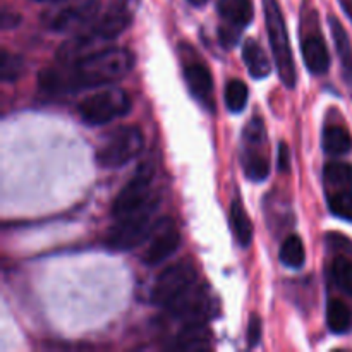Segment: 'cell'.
Instances as JSON below:
<instances>
[{
    "label": "cell",
    "instance_id": "cell-32",
    "mask_svg": "<svg viewBox=\"0 0 352 352\" xmlns=\"http://www.w3.org/2000/svg\"><path fill=\"white\" fill-rule=\"evenodd\" d=\"M34 2H48V3H60V2H72V0H34Z\"/></svg>",
    "mask_w": 352,
    "mask_h": 352
},
{
    "label": "cell",
    "instance_id": "cell-8",
    "mask_svg": "<svg viewBox=\"0 0 352 352\" xmlns=\"http://www.w3.org/2000/svg\"><path fill=\"white\" fill-rule=\"evenodd\" d=\"M155 179V164L151 158L141 162L140 167L133 174V177L124 184L119 195L116 196L112 205L113 219H122L129 213L136 212L141 206L146 205L151 198V182Z\"/></svg>",
    "mask_w": 352,
    "mask_h": 352
},
{
    "label": "cell",
    "instance_id": "cell-1",
    "mask_svg": "<svg viewBox=\"0 0 352 352\" xmlns=\"http://www.w3.org/2000/svg\"><path fill=\"white\" fill-rule=\"evenodd\" d=\"M133 65L134 55L126 48H102L72 62H58L43 69L38 74V86L52 95L78 93L120 81Z\"/></svg>",
    "mask_w": 352,
    "mask_h": 352
},
{
    "label": "cell",
    "instance_id": "cell-19",
    "mask_svg": "<svg viewBox=\"0 0 352 352\" xmlns=\"http://www.w3.org/2000/svg\"><path fill=\"white\" fill-rule=\"evenodd\" d=\"M230 229H232L234 237L239 243L241 248H248L253 241V222L248 217L246 210H244L243 201L236 198L230 205V215H229Z\"/></svg>",
    "mask_w": 352,
    "mask_h": 352
},
{
    "label": "cell",
    "instance_id": "cell-29",
    "mask_svg": "<svg viewBox=\"0 0 352 352\" xmlns=\"http://www.w3.org/2000/svg\"><path fill=\"white\" fill-rule=\"evenodd\" d=\"M277 165H278V170L280 172H287L291 168V150H289L287 144L282 141L278 144V151H277Z\"/></svg>",
    "mask_w": 352,
    "mask_h": 352
},
{
    "label": "cell",
    "instance_id": "cell-11",
    "mask_svg": "<svg viewBox=\"0 0 352 352\" xmlns=\"http://www.w3.org/2000/svg\"><path fill=\"white\" fill-rule=\"evenodd\" d=\"M217 10L222 19L219 28V40L223 48H232L239 41L244 28L251 24L254 17L253 0H219Z\"/></svg>",
    "mask_w": 352,
    "mask_h": 352
},
{
    "label": "cell",
    "instance_id": "cell-26",
    "mask_svg": "<svg viewBox=\"0 0 352 352\" xmlns=\"http://www.w3.org/2000/svg\"><path fill=\"white\" fill-rule=\"evenodd\" d=\"M332 278L340 291L352 296V260L337 256L332 263Z\"/></svg>",
    "mask_w": 352,
    "mask_h": 352
},
{
    "label": "cell",
    "instance_id": "cell-22",
    "mask_svg": "<svg viewBox=\"0 0 352 352\" xmlns=\"http://www.w3.org/2000/svg\"><path fill=\"white\" fill-rule=\"evenodd\" d=\"M327 325L330 332L346 333L352 325V313L349 306L340 299H330L327 305Z\"/></svg>",
    "mask_w": 352,
    "mask_h": 352
},
{
    "label": "cell",
    "instance_id": "cell-30",
    "mask_svg": "<svg viewBox=\"0 0 352 352\" xmlns=\"http://www.w3.org/2000/svg\"><path fill=\"white\" fill-rule=\"evenodd\" d=\"M19 21V16H16V14H9V10H3L2 14V23H3V28H10V26H16L14 23H17Z\"/></svg>",
    "mask_w": 352,
    "mask_h": 352
},
{
    "label": "cell",
    "instance_id": "cell-10",
    "mask_svg": "<svg viewBox=\"0 0 352 352\" xmlns=\"http://www.w3.org/2000/svg\"><path fill=\"white\" fill-rule=\"evenodd\" d=\"M140 0H110L107 9L100 12L95 23L88 28L103 45L113 41L133 24Z\"/></svg>",
    "mask_w": 352,
    "mask_h": 352
},
{
    "label": "cell",
    "instance_id": "cell-33",
    "mask_svg": "<svg viewBox=\"0 0 352 352\" xmlns=\"http://www.w3.org/2000/svg\"><path fill=\"white\" fill-rule=\"evenodd\" d=\"M347 12H349V17L352 19V0H351L349 6H347Z\"/></svg>",
    "mask_w": 352,
    "mask_h": 352
},
{
    "label": "cell",
    "instance_id": "cell-9",
    "mask_svg": "<svg viewBox=\"0 0 352 352\" xmlns=\"http://www.w3.org/2000/svg\"><path fill=\"white\" fill-rule=\"evenodd\" d=\"M98 16L100 0H72L67 6L47 10L41 21L55 33H79L88 30Z\"/></svg>",
    "mask_w": 352,
    "mask_h": 352
},
{
    "label": "cell",
    "instance_id": "cell-4",
    "mask_svg": "<svg viewBox=\"0 0 352 352\" xmlns=\"http://www.w3.org/2000/svg\"><path fill=\"white\" fill-rule=\"evenodd\" d=\"M241 165L244 175L253 182H261L270 175L267 127L263 117H253L246 124L241 141Z\"/></svg>",
    "mask_w": 352,
    "mask_h": 352
},
{
    "label": "cell",
    "instance_id": "cell-7",
    "mask_svg": "<svg viewBox=\"0 0 352 352\" xmlns=\"http://www.w3.org/2000/svg\"><path fill=\"white\" fill-rule=\"evenodd\" d=\"M198 280V268L191 258L172 263L165 268L153 282L150 291V301L155 306H168L175 299L188 292Z\"/></svg>",
    "mask_w": 352,
    "mask_h": 352
},
{
    "label": "cell",
    "instance_id": "cell-14",
    "mask_svg": "<svg viewBox=\"0 0 352 352\" xmlns=\"http://www.w3.org/2000/svg\"><path fill=\"white\" fill-rule=\"evenodd\" d=\"M182 74L188 85L189 93L192 98L205 107L206 110H215V88H213V78L206 64L199 58H182Z\"/></svg>",
    "mask_w": 352,
    "mask_h": 352
},
{
    "label": "cell",
    "instance_id": "cell-17",
    "mask_svg": "<svg viewBox=\"0 0 352 352\" xmlns=\"http://www.w3.org/2000/svg\"><path fill=\"white\" fill-rule=\"evenodd\" d=\"M212 332L206 327V322H191L182 325L172 342V349L177 351H196L210 347Z\"/></svg>",
    "mask_w": 352,
    "mask_h": 352
},
{
    "label": "cell",
    "instance_id": "cell-23",
    "mask_svg": "<svg viewBox=\"0 0 352 352\" xmlns=\"http://www.w3.org/2000/svg\"><path fill=\"white\" fill-rule=\"evenodd\" d=\"M278 258H280V261L285 267L294 268V270H299V268L305 267V244H302V239L298 234H291V236L282 243L280 251H278Z\"/></svg>",
    "mask_w": 352,
    "mask_h": 352
},
{
    "label": "cell",
    "instance_id": "cell-6",
    "mask_svg": "<svg viewBox=\"0 0 352 352\" xmlns=\"http://www.w3.org/2000/svg\"><path fill=\"white\" fill-rule=\"evenodd\" d=\"M144 136L140 127L120 126L107 136L95 153V160L103 168H119L133 162L143 151Z\"/></svg>",
    "mask_w": 352,
    "mask_h": 352
},
{
    "label": "cell",
    "instance_id": "cell-18",
    "mask_svg": "<svg viewBox=\"0 0 352 352\" xmlns=\"http://www.w3.org/2000/svg\"><path fill=\"white\" fill-rule=\"evenodd\" d=\"M243 60L246 64L248 72L254 79H265L270 76L272 64L270 58L267 57L261 45L253 38H248L243 47Z\"/></svg>",
    "mask_w": 352,
    "mask_h": 352
},
{
    "label": "cell",
    "instance_id": "cell-27",
    "mask_svg": "<svg viewBox=\"0 0 352 352\" xmlns=\"http://www.w3.org/2000/svg\"><path fill=\"white\" fill-rule=\"evenodd\" d=\"M24 72V60L19 55H14L3 48L0 52V78L2 81H16L23 76Z\"/></svg>",
    "mask_w": 352,
    "mask_h": 352
},
{
    "label": "cell",
    "instance_id": "cell-16",
    "mask_svg": "<svg viewBox=\"0 0 352 352\" xmlns=\"http://www.w3.org/2000/svg\"><path fill=\"white\" fill-rule=\"evenodd\" d=\"M329 23L333 36V43H336L337 57H339L340 62L342 79L346 82L347 89L352 93V43L349 40V34H347V31L344 30V26L336 16H330Z\"/></svg>",
    "mask_w": 352,
    "mask_h": 352
},
{
    "label": "cell",
    "instance_id": "cell-2",
    "mask_svg": "<svg viewBox=\"0 0 352 352\" xmlns=\"http://www.w3.org/2000/svg\"><path fill=\"white\" fill-rule=\"evenodd\" d=\"M158 205H160V198L153 196L140 210L122 219H117L116 226L107 234L105 246L112 251H129L146 243L157 222L155 213H157Z\"/></svg>",
    "mask_w": 352,
    "mask_h": 352
},
{
    "label": "cell",
    "instance_id": "cell-25",
    "mask_svg": "<svg viewBox=\"0 0 352 352\" xmlns=\"http://www.w3.org/2000/svg\"><path fill=\"white\" fill-rule=\"evenodd\" d=\"M248 98H250V91H248L246 82L241 81V79H232V81L227 82L223 100H226V105L230 112H243Z\"/></svg>",
    "mask_w": 352,
    "mask_h": 352
},
{
    "label": "cell",
    "instance_id": "cell-13",
    "mask_svg": "<svg viewBox=\"0 0 352 352\" xmlns=\"http://www.w3.org/2000/svg\"><path fill=\"white\" fill-rule=\"evenodd\" d=\"M165 308H168V315L179 320L182 325L191 322H206L213 313V299L208 296V287L192 285L188 292Z\"/></svg>",
    "mask_w": 352,
    "mask_h": 352
},
{
    "label": "cell",
    "instance_id": "cell-31",
    "mask_svg": "<svg viewBox=\"0 0 352 352\" xmlns=\"http://www.w3.org/2000/svg\"><path fill=\"white\" fill-rule=\"evenodd\" d=\"M189 3H191V6H196V7H201V6H205L206 2H208V0H188Z\"/></svg>",
    "mask_w": 352,
    "mask_h": 352
},
{
    "label": "cell",
    "instance_id": "cell-21",
    "mask_svg": "<svg viewBox=\"0 0 352 352\" xmlns=\"http://www.w3.org/2000/svg\"><path fill=\"white\" fill-rule=\"evenodd\" d=\"M325 192L352 188V165L347 162H329L323 168Z\"/></svg>",
    "mask_w": 352,
    "mask_h": 352
},
{
    "label": "cell",
    "instance_id": "cell-24",
    "mask_svg": "<svg viewBox=\"0 0 352 352\" xmlns=\"http://www.w3.org/2000/svg\"><path fill=\"white\" fill-rule=\"evenodd\" d=\"M329 210L339 219L352 222V188L337 189L327 192Z\"/></svg>",
    "mask_w": 352,
    "mask_h": 352
},
{
    "label": "cell",
    "instance_id": "cell-15",
    "mask_svg": "<svg viewBox=\"0 0 352 352\" xmlns=\"http://www.w3.org/2000/svg\"><path fill=\"white\" fill-rule=\"evenodd\" d=\"M301 50L308 71L315 76H323L330 67V54L322 33H306L301 38Z\"/></svg>",
    "mask_w": 352,
    "mask_h": 352
},
{
    "label": "cell",
    "instance_id": "cell-12",
    "mask_svg": "<svg viewBox=\"0 0 352 352\" xmlns=\"http://www.w3.org/2000/svg\"><path fill=\"white\" fill-rule=\"evenodd\" d=\"M181 232L175 227V222L168 217L157 219L153 227V232L148 237L146 248H144L141 260L146 267H157L164 263L165 260L177 253L181 248Z\"/></svg>",
    "mask_w": 352,
    "mask_h": 352
},
{
    "label": "cell",
    "instance_id": "cell-28",
    "mask_svg": "<svg viewBox=\"0 0 352 352\" xmlns=\"http://www.w3.org/2000/svg\"><path fill=\"white\" fill-rule=\"evenodd\" d=\"M261 333H263V327H261V318L258 315H251L250 318V323H248V346L253 349V347H256L258 344H260L261 340Z\"/></svg>",
    "mask_w": 352,
    "mask_h": 352
},
{
    "label": "cell",
    "instance_id": "cell-20",
    "mask_svg": "<svg viewBox=\"0 0 352 352\" xmlns=\"http://www.w3.org/2000/svg\"><path fill=\"white\" fill-rule=\"evenodd\" d=\"M322 146L325 153L333 157H342L352 150V136L349 131L342 126L325 127L322 136Z\"/></svg>",
    "mask_w": 352,
    "mask_h": 352
},
{
    "label": "cell",
    "instance_id": "cell-3",
    "mask_svg": "<svg viewBox=\"0 0 352 352\" xmlns=\"http://www.w3.org/2000/svg\"><path fill=\"white\" fill-rule=\"evenodd\" d=\"M263 12L268 41H270L272 54L275 58V67H277L284 86L292 89L296 86L298 72H296L294 55H292L287 28H285V19L278 0H263Z\"/></svg>",
    "mask_w": 352,
    "mask_h": 352
},
{
    "label": "cell",
    "instance_id": "cell-5",
    "mask_svg": "<svg viewBox=\"0 0 352 352\" xmlns=\"http://www.w3.org/2000/svg\"><path fill=\"white\" fill-rule=\"evenodd\" d=\"M131 96L120 88H107L91 93L78 103L76 110L81 120L88 126H105L113 119L131 112Z\"/></svg>",
    "mask_w": 352,
    "mask_h": 352
}]
</instances>
